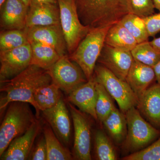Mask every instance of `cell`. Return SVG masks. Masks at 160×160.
Here are the masks:
<instances>
[{"mask_svg":"<svg viewBox=\"0 0 160 160\" xmlns=\"http://www.w3.org/2000/svg\"><path fill=\"white\" fill-rule=\"evenodd\" d=\"M52 82V80L48 71L34 65H29L10 79L0 81L1 114L5 111L9 103L21 102L33 106L36 112V117L38 118L41 111L33 95L37 89Z\"/></svg>","mask_w":160,"mask_h":160,"instance_id":"1","label":"cell"},{"mask_svg":"<svg viewBox=\"0 0 160 160\" xmlns=\"http://www.w3.org/2000/svg\"><path fill=\"white\" fill-rule=\"evenodd\" d=\"M81 22L89 28L111 26L129 12V0H75Z\"/></svg>","mask_w":160,"mask_h":160,"instance_id":"2","label":"cell"},{"mask_svg":"<svg viewBox=\"0 0 160 160\" xmlns=\"http://www.w3.org/2000/svg\"><path fill=\"white\" fill-rule=\"evenodd\" d=\"M29 105L13 102L7 106L0 127V156L13 140L24 134L37 121Z\"/></svg>","mask_w":160,"mask_h":160,"instance_id":"3","label":"cell"},{"mask_svg":"<svg viewBox=\"0 0 160 160\" xmlns=\"http://www.w3.org/2000/svg\"><path fill=\"white\" fill-rule=\"evenodd\" d=\"M125 114L128 131L121 146L125 156L144 149L160 137V129L146 121L136 107L130 108Z\"/></svg>","mask_w":160,"mask_h":160,"instance_id":"4","label":"cell"},{"mask_svg":"<svg viewBox=\"0 0 160 160\" xmlns=\"http://www.w3.org/2000/svg\"><path fill=\"white\" fill-rule=\"evenodd\" d=\"M111 26L91 29L75 51L68 55L69 59L80 66L88 81L94 74L106 34Z\"/></svg>","mask_w":160,"mask_h":160,"instance_id":"5","label":"cell"},{"mask_svg":"<svg viewBox=\"0 0 160 160\" xmlns=\"http://www.w3.org/2000/svg\"><path fill=\"white\" fill-rule=\"evenodd\" d=\"M93 74L117 102L121 111L125 113L130 108L136 107L138 98L126 81L120 79L98 63L96 65Z\"/></svg>","mask_w":160,"mask_h":160,"instance_id":"6","label":"cell"},{"mask_svg":"<svg viewBox=\"0 0 160 160\" xmlns=\"http://www.w3.org/2000/svg\"><path fill=\"white\" fill-rule=\"evenodd\" d=\"M60 24L66 41L68 55L76 49L91 28L81 22L75 0H58Z\"/></svg>","mask_w":160,"mask_h":160,"instance_id":"7","label":"cell"},{"mask_svg":"<svg viewBox=\"0 0 160 160\" xmlns=\"http://www.w3.org/2000/svg\"><path fill=\"white\" fill-rule=\"evenodd\" d=\"M47 71L52 82L67 94L88 81L82 70L68 55L61 57Z\"/></svg>","mask_w":160,"mask_h":160,"instance_id":"8","label":"cell"},{"mask_svg":"<svg viewBox=\"0 0 160 160\" xmlns=\"http://www.w3.org/2000/svg\"><path fill=\"white\" fill-rule=\"evenodd\" d=\"M68 107L74 127V158L79 160H91V126L87 114L77 109L71 103Z\"/></svg>","mask_w":160,"mask_h":160,"instance_id":"9","label":"cell"},{"mask_svg":"<svg viewBox=\"0 0 160 160\" xmlns=\"http://www.w3.org/2000/svg\"><path fill=\"white\" fill-rule=\"evenodd\" d=\"M32 57L29 43L10 50L0 51V81L10 79L30 65Z\"/></svg>","mask_w":160,"mask_h":160,"instance_id":"10","label":"cell"},{"mask_svg":"<svg viewBox=\"0 0 160 160\" xmlns=\"http://www.w3.org/2000/svg\"><path fill=\"white\" fill-rule=\"evenodd\" d=\"M26 31L29 42H37L50 46L61 57L68 55L61 25L26 27Z\"/></svg>","mask_w":160,"mask_h":160,"instance_id":"11","label":"cell"},{"mask_svg":"<svg viewBox=\"0 0 160 160\" xmlns=\"http://www.w3.org/2000/svg\"><path fill=\"white\" fill-rule=\"evenodd\" d=\"M133 60L131 51L116 49L105 44L97 63L109 69L120 79L126 81Z\"/></svg>","mask_w":160,"mask_h":160,"instance_id":"12","label":"cell"},{"mask_svg":"<svg viewBox=\"0 0 160 160\" xmlns=\"http://www.w3.org/2000/svg\"><path fill=\"white\" fill-rule=\"evenodd\" d=\"M43 117L62 143L69 145L71 134V124L69 111L63 98L50 109L42 111Z\"/></svg>","mask_w":160,"mask_h":160,"instance_id":"13","label":"cell"},{"mask_svg":"<svg viewBox=\"0 0 160 160\" xmlns=\"http://www.w3.org/2000/svg\"><path fill=\"white\" fill-rule=\"evenodd\" d=\"M42 126L37 120L24 134L13 140L1 156V160L29 159L33 144Z\"/></svg>","mask_w":160,"mask_h":160,"instance_id":"14","label":"cell"},{"mask_svg":"<svg viewBox=\"0 0 160 160\" xmlns=\"http://www.w3.org/2000/svg\"><path fill=\"white\" fill-rule=\"evenodd\" d=\"M97 80L94 75L86 83L81 85L68 94L67 100L80 110L98 121L96 111Z\"/></svg>","mask_w":160,"mask_h":160,"instance_id":"15","label":"cell"},{"mask_svg":"<svg viewBox=\"0 0 160 160\" xmlns=\"http://www.w3.org/2000/svg\"><path fill=\"white\" fill-rule=\"evenodd\" d=\"M29 7L21 0H6L0 8L2 30L26 29Z\"/></svg>","mask_w":160,"mask_h":160,"instance_id":"16","label":"cell"},{"mask_svg":"<svg viewBox=\"0 0 160 160\" xmlns=\"http://www.w3.org/2000/svg\"><path fill=\"white\" fill-rule=\"evenodd\" d=\"M137 109L144 118L160 130V85L155 83L140 97Z\"/></svg>","mask_w":160,"mask_h":160,"instance_id":"17","label":"cell"},{"mask_svg":"<svg viewBox=\"0 0 160 160\" xmlns=\"http://www.w3.org/2000/svg\"><path fill=\"white\" fill-rule=\"evenodd\" d=\"M54 25H61L58 5L31 2L26 18V28Z\"/></svg>","mask_w":160,"mask_h":160,"instance_id":"18","label":"cell"},{"mask_svg":"<svg viewBox=\"0 0 160 160\" xmlns=\"http://www.w3.org/2000/svg\"><path fill=\"white\" fill-rule=\"evenodd\" d=\"M126 81L138 98L155 83L156 79L152 67L134 59Z\"/></svg>","mask_w":160,"mask_h":160,"instance_id":"19","label":"cell"},{"mask_svg":"<svg viewBox=\"0 0 160 160\" xmlns=\"http://www.w3.org/2000/svg\"><path fill=\"white\" fill-rule=\"evenodd\" d=\"M102 124L113 142L121 146L126 139L128 131L125 113L116 107Z\"/></svg>","mask_w":160,"mask_h":160,"instance_id":"20","label":"cell"},{"mask_svg":"<svg viewBox=\"0 0 160 160\" xmlns=\"http://www.w3.org/2000/svg\"><path fill=\"white\" fill-rule=\"evenodd\" d=\"M105 44L116 49L131 51L138 43L126 27L118 22L109 28L105 38Z\"/></svg>","mask_w":160,"mask_h":160,"instance_id":"21","label":"cell"},{"mask_svg":"<svg viewBox=\"0 0 160 160\" xmlns=\"http://www.w3.org/2000/svg\"><path fill=\"white\" fill-rule=\"evenodd\" d=\"M32 57L30 65H34L48 70L61 57L52 47L37 42H29Z\"/></svg>","mask_w":160,"mask_h":160,"instance_id":"22","label":"cell"},{"mask_svg":"<svg viewBox=\"0 0 160 160\" xmlns=\"http://www.w3.org/2000/svg\"><path fill=\"white\" fill-rule=\"evenodd\" d=\"M43 130L47 146V160L73 159L69 149L58 138L49 125L44 126Z\"/></svg>","mask_w":160,"mask_h":160,"instance_id":"23","label":"cell"},{"mask_svg":"<svg viewBox=\"0 0 160 160\" xmlns=\"http://www.w3.org/2000/svg\"><path fill=\"white\" fill-rule=\"evenodd\" d=\"M59 87L52 82L37 89L33 97L41 112L54 107L62 98Z\"/></svg>","mask_w":160,"mask_h":160,"instance_id":"24","label":"cell"},{"mask_svg":"<svg viewBox=\"0 0 160 160\" xmlns=\"http://www.w3.org/2000/svg\"><path fill=\"white\" fill-rule=\"evenodd\" d=\"M96 158L99 160H116L118 154L113 142L102 129H98L94 135Z\"/></svg>","mask_w":160,"mask_h":160,"instance_id":"25","label":"cell"},{"mask_svg":"<svg viewBox=\"0 0 160 160\" xmlns=\"http://www.w3.org/2000/svg\"><path fill=\"white\" fill-rule=\"evenodd\" d=\"M119 22L133 36L138 43L149 41V37L144 18L129 13Z\"/></svg>","mask_w":160,"mask_h":160,"instance_id":"26","label":"cell"},{"mask_svg":"<svg viewBox=\"0 0 160 160\" xmlns=\"http://www.w3.org/2000/svg\"><path fill=\"white\" fill-rule=\"evenodd\" d=\"M131 53L133 58L153 67L160 61V50L154 48L149 41L138 43Z\"/></svg>","mask_w":160,"mask_h":160,"instance_id":"27","label":"cell"},{"mask_svg":"<svg viewBox=\"0 0 160 160\" xmlns=\"http://www.w3.org/2000/svg\"><path fill=\"white\" fill-rule=\"evenodd\" d=\"M96 88L97 91L96 111L98 121L102 124L103 121L110 114L116 106L113 98L105 87L97 81Z\"/></svg>","mask_w":160,"mask_h":160,"instance_id":"28","label":"cell"},{"mask_svg":"<svg viewBox=\"0 0 160 160\" xmlns=\"http://www.w3.org/2000/svg\"><path fill=\"white\" fill-rule=\"evenodd\" d=\"M28 43L26 29L2 30L1 32L0 51L15 49Z\"/></svg>","mask_w":160,"mask_h":160,"instance_id":"29","label":"cell"},{"mask_svg":"<svg viewBox=\"0 0 160 160\" xmlns=\"http://www.w3.org/2000/svg\"><path fill=\"white\" fill-rule=\"evenodd\" d=\"M123 160H160V137L142 150L124 156Z\"/></svg>","mask_w":160,"mask_h":160,"instance_id":"30","label":"cell"},{"mask_svg":"<svg viewBox=\"0 0 160 160\" xmlns=\"http://www.w3.org/2000/svg\"><path fill=\"white\" fill-rule=\"evenodd\" d=\"M129 13L145 18L155 13L153 0H129Z\"/></svg>","mask_w":160,"mask_h":160,"instance_id":"31","label":"cell"},{"mask_svg":"<svg viewBox=\"0 0 160 160\" xmlns=\"http://www.w3.org/2000/svg\"><path fill=\"white\" fill-rule=\"evenodd\" d=\"M149 37H153L160 32V12L144 18Z\"/></svg>","mask_w":160,"mask_h":160,"instance_id":"32","label":"cell"},{"mask_svg":"<svg viewBox=\"0 0 160 160\" xmlns=\"http://www.w3.org/2000/svg\"><path fill=\"white\" fill-rule=\"evenodd\" d=\"M47 150L44 136L40 139L33 150L31 152L29 160H46Z\"/></svg>","mask_w":160,"mask_h":160,"instance_id":"33","label":"cell"},{"mask_svg":"<svg viewBox=\"0 0 160 160\" xmlns=\"http://www.w3.org/2000/svg\"><path fill=\"white\" fill-rule=\"evenodd\" d=\"M152 68L154 69L155 73L156 82L160 85V61Z\"/></svg>","mask_w":160,"mask_h":160,"instance_id":"34","label":"cell"},{"mask_svg":"<svg viewBox=\"0 0 160 160\" xmlns=\"http://www.w3.org/2000/svg\"><path fill=\"white\" fill-rule=\"evenodd\" d=\"M152 45L158 50H160V37L155 38L150 41Z\"/></svg>","mask_w":160,"mask_h":160,"instance_id":"35","label":"cell"},{"mask_svg":"<svg viewBox=\"0 0 160 160\" xmlns=\"http://www.w3.org/2000/svg\"><path fill=\"white\" fill-rule=\"evenodd\" d=\"M31 2L38 3L58 4V0H32Z\"/></svg>","mask_w":160,"mask_h":160,"instance_id":"36","label":"cell"},{"mask_svg":"<svg viewBox=\"0 0 160 160\" xmlns=\"http://www.w3.org/2000/svg\"><path fill=\"white\" fill-rule=\"evenodd\" d=\"M153 2L155 8L160 12V0H153Z\"/></svg>","mask_w":160,"mask_h":160,"instance_id":"37","label":"cell"},{"mask_svg":"<svg viewBox=\"0 0 160 160\" xmlns=\"http://www.w3.org/2000/svg\"><path fill=\"white\" fill-rule=\"evenodd\" d=\"M24 4H26V6L29 7L31 4L32 0H21Z\"/></svg>","mask_w":160,"mask_h":160,"instance_id":"38","label":"cell"},{"mask_svg":"<svg viewBox=\"0 0 160 160\" xmlns=\"http://www.w3.org/2000/svg\"><path fill=\"white\" fill-rule=\"evenodd\" d=\"M6 0H0V8L2 7Z\"/></svg>","mask_w":160,"mask_h":160,"instance_id":"39","label":"cell"}]
</instances>
